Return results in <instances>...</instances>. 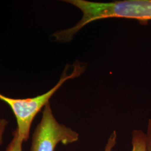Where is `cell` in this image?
<instances>
[{
  "label": "cell",
  "mask_w": 151,
  "mask_h": 151,
  "mask_svg": "<svg viewBox=\"0 0 151 151\" xmlns=\"http://www.w3.org/2000/svg\"><path fill=\"white\" fill-rule=\"evenodd\" d=\"M8 124L9 122L6 119H0V147L3 143L4 135Z\"/></svg>",
  "instance_id": "7"
},
{
  "label": "cell",
  "mask_w": 151,
  "mask_h": 151,
  "mask_svg": "<svg viewBox=\"0 0 151 151\" xmlns=\"http://www.w3.org/2000/svg\"><path fill=\"white\" fill-rule=\"evenodd\" d=\"M69 65H66L60 81L49 91L36 97L27 99H14L7 97L0 93V100L6 103L11 109L17 122L19 135L24 142L28 140L32 121L38 113L44 108L49 100L65 81L76 78L81 75L86 70V65H81L76 61L73 64V71L68 75Z\"/></svg>",
  "instance_id": "2"
},
{
  "label": "cell",
  "mask_w": 151,
  "mask_h": 151,
  "mask_svg": "<svg viewBox=\"0 0 151 151\" xmlns=\"http://www.w3.org/2000/svg\"><path fill=\"white\" fill-rule=\"evenodd\" d=\"M82 12L81 20L75 26L57 32L60 43L69 42L81 29L96 20L109 18L135 19L143 24L151 20V0H124L96 2L86 0H65Z\"/></svg>",
  "instance_id": "1"
},
{
  "label": "cell",
  "mask_w": 151,
  "mask_h": 151,
  "mask_svg": "<svg viewBox=\"0 0 151 151\" xmlns=\"http://www.w3.org/2000/svg\"><path fill=\"white\" fill-rule=\"evenodd\" d=\"M78 139L77 132L58 122L48 103L44 107L42 119L32 134L30 151H54L60 143L68 145Z\"/></svg>",
  "instance_id": "3"
},
{
  "label": "cell",
  "mask_w": 151,
  "mask_h": 151,
  "mask_svg": "<svg viewBox=\"0 0 151 151\" xmlns=\"http://www.w3.org/2000/svg\"><path fill=\"white\" fill-rule=\"evenodd\" d=\"M147 151H151V119H149L147 130Z\"/></svg>",
  "instance_id": "8"
},
{
  "label": "cell",
  "mask_w": 151,
  "mask_h": 151,
  "mask_svg": "<svg viewBox=\"0 0 151 151\" xmlns=\"http://www.w3.org/2000/svg\"><path fill=\"white\" fill-rule=\"evenodd\" d=\"M131 151H147V135L141 130H134L132 138Z\"/></svg>",
  "instance_id": "4"
},
{
  "label": "cell",
  "mask_w": 151,
  "mask_h": 151,
  "mask_svg": "<svg viewBox=\"0 0 151 151\" xmlns=\"http://www.w3.org/2000/svg\"><path fill=\"white\" fill-rule=\"evenodd\" d=\"M116 140L117 133L116 131L114 130L108 139L107 143L104 149V151H115L114 150V148L116 144Z\"/></svg>",
  "instance_id": "6"
},
{
  "label": "cell",
  "mask_w": 151,
  "mask_h": 151,
  "mask_svg": "<svg viewBox=\"0 0 151 151\" xmlns=\"http://www.w3.org/2000/svg\"><path fill=\"white\" fill-rule=\"evenodd\" d=\"M12 136L13 137L7 146L6 151H22V147L24 141L16 129L12 132Z\"/></svg>",
  "instance_id": "5"
}]
</instances>
